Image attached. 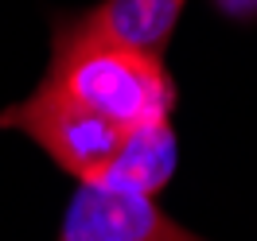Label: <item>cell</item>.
I'll return each instance as SVG.
<instances>
[{
    "mask_svg": "<svg viewBox=\"0 0 257 241\" xmlns=\"http://www.w3.org/2000/svg\"><path fill=\"white\" fill-rule=\"evenodd\" d=\"M183 4L187 0H105L66 28L90 35V39H105V43L160 59L172 43Z\"/></svg>",
    "mask_w": 257,
    "mask_h": 241,
    "instance_id": "277c9868",
    "label": "cell"
},
{
    "mask_svg": "<svg viewBox=\"0 0 257 241\" xmlns=\"http://www.w3.org/2000/svg\"><path fill=\"white\" fill-rule=\"evenodd\" d=\"M0 125L28 132L66 175H74L86 187L105 175V167L125 144V129H117L113 121L82 109L78 101L63 97L59 90H51L43 82L28 101L4 109Z\"/></svg>",
    "mask_w": 257,
    "mask_h": 241,
    "instance_id": "7a4b0ae2",
    "label": "cell"
},
{
    "mask_svg": "<svg viewBox=\"0 0 257 241\" xmlns=\"http://www.w3.org/2000/svg\"><path fill=\"white\" fill-rule=\"evenodd\" d=\"M59 241H207L172 222L148 194L78 187L59 229Z\"/></svg>",
    "mask_w": 257,
    "mask_h": 241,
    "instance_id": "3957f363",
    "label": "cell"
},
{
    "mask_svg": "<svg viewBox=\"0 0 257 241\" xmlns=\"http://www.w3.org/2000/svg\"><path fill=\"white\" fill-rule=\"evenodd\" d=\"M43 86L59 90L125 132L148 121H164L176 105V82L164 59L90 39L70 28H63L55 39V59Z\"/></svg>",
    "mask_w": 257,
    "mask_h": 241,
    "instance_id": "6da1fadb",
    "label": "cell"
},
{
    "mask_svg": "<svg viewBox=\"0 0 257 241\" xmlns=\"http://www.w3.org/2000/svg\"><path fill=\"white\" fill-rule=\"evenodd\" d=\"M172 171H176V132H172V121L164 117V121H148L141 129H128L125 144L105 167V175L90 187H109V191L156 198L168 187Z\"/></svg>",
    "mask_w": 257,
    "mask_h": 241,
    "instance_id": "5b68a950",
    "label": "cell"
}]
</instances>
